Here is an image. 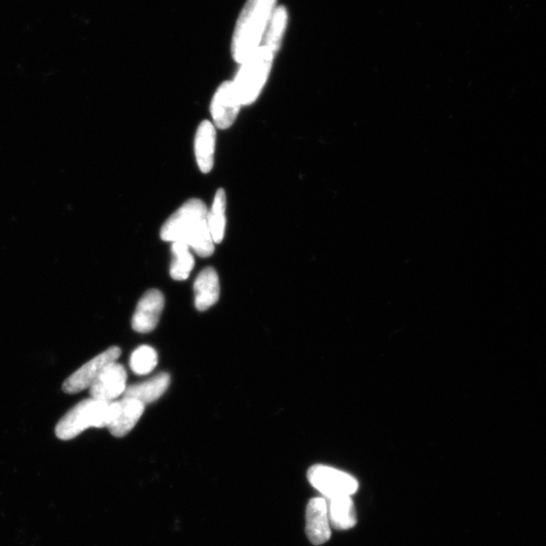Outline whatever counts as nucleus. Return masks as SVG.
Here are the masks:
<instances>
[{"label": "nucleus", "mask_w": 546, "mask_h": 546, "mask_svg": "<svg viewBox=\"0 0 546 546\" xmlns=\"http://www.w3.org/2000/svg\"><path fill=\"white\" fill-rule=\"evenodd\" d=\"M205 202L192 199L185 202L165 221L161 229L164 242H183L201 257H209L215 252L207 221Z\"/></svg>", "instance_id": "1"}, {"label": "nucleus", "mask_w": 546, "mask_h": 546, "mask_svg": "<svg viewBox=\"0 0 546 546\" xmlns=\"http://www.w3.org/2000/svg\"><path fill=\"white\" fill-rule=\"evenodd\" d=\"M275 7L276 0H247L238 18L231 45L236 62L242 64L261 47Z\"/></svg>", "instance_id": "2"}, {"label": "nucleus", "mask_w": 546, "mask_h": 546, "mask_svg": "<svg viewBox=\"0 0 546 546\" xmlns=\"http://www.w3.org/2000/svg\"><path fill=\"white\" fill-rule=\"evenodd\" d=\"M110 403L91 397L80 402L58 422L55 430L57 437L67 441L77 438L89 428H108L110 421Z\"/></svg>", "instance_id": "3"}, {"label": "nucleus", "mask_w": 546, "mask_h": 546, "mask_svg": "<svg viewBox=\"0 0 546 546\" xmlns=\"http://www.w3.org/2000/svg\"><path fill=\"white\" fill-rule=\"evenodd\" d=\"M275 53L261 46L259 49L242 64L233 86L242 106L254 103L265 85L272 70Z\"/></svg>", "instance_id": "4"}, {"label": "nucleus", "mask_w": 546, "mask_h": 546, "mask_svg": "<svg viewBox=\"0 0 546 546\" xmlns=\"http://www.w3.org/2000/svg\"><path fill=\"white\" fill-rule=\"evenodd\" d=\"M310 484L325 497L332 499L342 496H351L357 492L358 482L355 478L345 471L317 465L308 471Z\"/></svg>", "instance_id": "5"}, {"label": "nucleus", "mask_w": 546, "mask_h": 546, "mask_svg": "<svg viewBox=\"0 0 546 546\" xmlns=\"http://www.w3.org/2000/svg\"><path fill=\"white\" fill-rule=\"evenodd\" d=\"M119 355H121V349L113 346L89 360L64 382L62 386L64 393L77 394L88 390L109 365L117 363Z\"/></svg>", "instance_id": "6"}, {"label": "nucleus", "mask_w": 546, "mask_h": 546, "mask_svg": "<svg viewBox=\"0 0 546 546\" xmlns=\"http://www.w3.org/2000/svg\"><path fill=\"white\" fill-rule=\"evenodd\" d=\"M144 410L145 405L131 397H124L121 401L110 403V421L108 429L115 438L126 437L140 420Z\"/></svg>", "instance_id": "7"}, {"label": "nucleus", "mask_w": 546, "mask_h": 546, "mask_svg": "<svg viewBox=\"0 0 546 546\" xmlns=\"http://www.w3.org/2000/svg\"><path fill=\"white\" fill-rule=\"evenodd\" d=\"M242 107V104L237 96L233 82L221 83L211 106L212 119H214L216 127L226 129L232 126Z\"/></svg>", "instance_id": "8"}, {"label": "nucleus", "mask_w": 546, "mask_h": 546, "mask_svg": "<svg viewBox=\"0 0 546 546\" xmlns=\"http://www.w3.org/2000/svg\"><path fill=\"white\" fill-rule=\"evenodd\" d=\"M127 388V372L122 365H109L88 390L91 399L114 402Z\"/></svg>", "instance_id": "9"}, {"label": "nucleus", "mask_w": 546, "mask_h": 546, "mask_svg": "<svg viewBox=\"0 0 546 546\" xmlns=\"http://www.w3.org/2000/svg\"><path fill=\"white\" fill-rule=\"evenodd\" d=\"M164 308V295L159 290L148 291L138 303L132 326L136 332L149 333L159 322Z\"/></svg>", "instance_id": "10"}, {"label": "nucleus", "mask_w": 546, "mask_h": 546, "mask_svg": "<svg viewBox=\"0 0 546 546\" xmlns=\"http://www.w3.org/2000/svg\"><path fill=\"white\" fill-rule=\"evenodd\" d=\"M305 532L314 545H321L331 538L328 504L325 498H314L305 513Z\"/></svg>", "instance_id": "11"}, {"label": "nucleus", "mask_w": 546, "mask_h": 546, "mask_svg": "<svg viewBox=\"0 0 546 546\" xmlns=\"http://www.w3.org/2000/svg\"><path fill=\"white\" fill-rule=\"evenodd\" d=\"M196 294V307L206 311L214 305L220 297L219 276L214 268L208 267L201 272L193 285Z\"/></svg>", "instance_id": "12"}, {"label": "nucleus", "mask_w": 546, "mask_h": 546, "mask_svg": "<svg viewBox=\"0 0 546 546\" xmlns=\"http://www.w3.org/2000/svg\"><path fill=\"white\" fill-rule=\"evenodd\" d=\"M170 384V376L162 373L148 379L141 384L127 386L124 397H131L144 405L153 403L168 390Z\"/></svg>", "instance_id": "13"}, {"label": "nucleus", "mask_w": 546, "mask_h": 546, "mask_svg": "<svg viewBox=\"0 0 546 546\" xmlns=\"http://www.w3.org/2000/svg\"><path fill=\"white\" fill-rule=\"evenodd\" d=\"M216 129L209 121L202 122L196 136V157L201 172L208 173L214 166Z\"/></svg>", "instance_id": "14"}, {"label": "nucleus", "mask_w": 546, "mask_h": 546, "mask_svg": "<svg viewBox=\"0 0 546 546\" xmlns=\"http://www.w3.org/2000/svg\"><path fill=\"white\" fill-rule=\"evenodd\" d=\"M330 525L338 531L353 529L356 524V512L353 499L342 496L326 499Z\"/></svg>", "instance_id": "15"}, {"label": "nucleus", "mask_w": 546, "mask_h": 546, "mask_svg": "<svg viewBox=\"0 0 546 546\" xmlns=\"http://www.w3.org/2000/svg\"><path fill=\"white\" fill-rule=\"evenodd\" d=\"M289 15L284 6H277L268 23L262 45L276 53L280 50L283 35L288 26Z\"/></svg>", "instance_id": "16"}, {"label": "nucleus", "mask_w": 546, "mask_h": 546, "mask_svg": "<svg viewBox=\"0 0 546 546\" xmlns=\"http://www.w3.org/2000/svg\"><path fill=\"white\" fill-rule=\"evenodd\" d=\"M226 193L224 190H219L216 193L214 202L208 211L207 221L211 234L214 242L219 244L223 242L226 227Z\"/></svg>", "instance_id": "17"}, {"label": "nucleus", "mask_w": 546, "mask_h": 546, "mask_svg": "<svg viewBox=\"0 0 546 546\" xmlns=\"http://www.w3.org/2000/svg\"><path fill=\"white\" fill-rule=\"evenodd\" d=\"M173 261L170 267V275L175 281H184L189 276L194 266V259L190 252V247L180 242L172 244Z\"/></svg>", "instance_id": "18"}, {"label": "nucleus", "mask_w": 546, "mask_h": 546, "mask_svg": "<svg viewBox=\"0 0 546 546\" xmlns=\"http://www.w3.org/2000/svg\"><path fill=\"white\" fill-rule=\"evenodd\" d=\"M159 363V356L156 351L150 346H140L137 348L131 359H129V366L133 373L139 376L149 375Z\"/></svg>", "instance_id": "19"}]
</instances>
